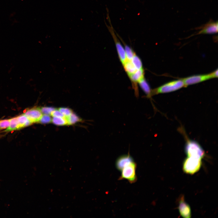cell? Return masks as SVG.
Here are the masks:
<instances>
[{
    "mask_svg": "<svg viewBox=\"0 0 218 218\" xmlns=\"http://www.w3.org/2000/svg\"><path fill=\"white\" fill-rule=\"evenodd\" d=\"M52 122V118L49 115H42L38 122L41 124H46L50 123Z\"/></svg>",
    "mask_w": 218,
    "mask_h": 218,
    "instance_id": "obj_17",
    "label": "cell"
},
{
    "mask_svg": "<svg viewBox=\"0 0 218 218\" xmlns=\"http://www.w3.org/2000/svg\"><path fill=\"white\" fill-rule=\"evenodd\" d=\"M32 123L38 122L42 115L39 107H34L23 114Z\"/></svg>",
    "mask_w": 218,
    "mask_h": 218,
    "instance_id": "obj_7",
    "label": "cell"
},
{
    "mask_svg": "<svg viewBox=\"0 0 218 218\" xmlns=\"http://www.w3.org/2000/svg\"><path fill=\"white\" fill-rule=\"evenodd\" d=\"M139 85L146 94L148 98H150L151 89L148 83L146 81L145 78L140 80L138 83Z\"/></svg>",
    "mask_w": 218,
    "mask_h": 218,
    "instance_id": "obj_11",
    "label": "cell"
},
{
    "mask_svg": "<svg viewBox=\"0 0 218 218\" xmlns=\"http://www.w3.org/2000/svg\"><path fill=\"white\" fill-rule=\"evenodd\" d=\"M107 19L110 23V25H107L105 21V23L108 30L112 35L114 40L119 59L122 65H123L127 60L125 49L123 46L119 39L118 38L116 33V31L114 30L112 25L109 15L108 10L107 8Z\"/></svg>",
    "mask_w": 218,
    "mask_h": 218,
    "instance_id": "obj_1",
    "label": "cell"
},
{
    "mask_svg": "<svg viewBox=\"0 0 218 218\" xmlns=\"http://www.w3.org/2000/svg\"><path fill=\"white\" fill-rule=\"evenodd\" d=\"M40 108L42 113L44 114L51 115V112L55 109L51 107H42Z\"/></svg>",
    "mask_w": 218,
    "mask_h": 218,
    "instance_id": "obj_19",
    "label": "cell"
},
{
    "mask_svg": "<svg viewBox=\"0 0 218 218\" xmlns=\"http://www.w3.org/2000/svg\"><path fill=\"white\" fill-rule=\"evenodd\" d=\"M133 161L134 160L133 158L129 154L122 155L117 159L116 167L117 170L121 171L126 164Z\"/></svg>",
    "mask_w": 218,
    "mask_h": 218,
    "instance_id": "obj_8",
    "label": "cell"
},
{
    "mask_svg": "<svg viewBox=\"0 0 218 218\" xmlns=\"http://www.w3.org/2000/svg\"><path fill=\"white\" fill-rule=\"evenodd\" d=\"M51 115L53 117H65L58 109H55L51 112Z\"/></svg>",
    "mask_w": 218,
    "mask_h": 218,
    "instance_id": "obj_21",
    "label": "cell"
},
{
    "mask_svg": "<svg viewBox=\"0 0 218 218\" xmlns=\"http://www.w3.org/2000/svg\"><path fill=\"white\" fill-rule=\"evenodd\" d=\"M58 109L65 117H68L73 113L72 110L68 108L60 107Z\"/></svg>",
    "mask_w": 218,
    "mask_h": 218,
    "instance_id": "obj_18",
    "label": "cell"
},
{
    "mask_svg": "<svg viewBox=\"0 0 218 218\" xmlns=\"http://www.w3.org/2000/svg\"><path fill=\"white\" fill-rule=\"evenodd\" d=\"M179 212L181 216L184 218L190 217L191 212L189 205L184 201L183 197L180 200L178 206Z\"/></svg>",
    "mask_w": 218,
    "mask_h": 218,
    "instance_id": "obj_9",
    "label": "cell"
},
{
    "mask_svg": "<svg viewBox=\"0 0 218 218\" xmlns=\"http://www.w3.org/2000/svg\"><path fill=\"white\" fill-rule=\"evenodd\" d=\"M67 125H72L81 121L80 118L75 114L73 113L68 117H65Z\"/></svg>",
    "mask_w": 218,
    "mask_h": 218,
    "instance_id": "obj_15",
    "label": "cell"
},
{
    "mask_svg": "<svg viewBox=\"0 0 218 218\" xmlns=\"http://www.w3.org/2000/svg\"><path fill=\"white\" fill-rule=\"evenodd\" d=\"M52 122L54 124L58 126H63L67 124L66 119L65 117H53Z\"/></svg>",
    "mask_w": 218,
    "mask_h": 218,
    "instance_id": "obj_14",
    "label": "cell"
},
{
    "mask_svg": "<svg viewBox=\"0 0 218 218\" xmlns=\"http://www.w3.org/2000/svg\"><path fill=\"white\" fill-rule=\"evenodd\" d=\"M10 124V119L0 120V129L8 127Z\"/></svg>",
    "mask_w": 218,
    "mask_h": 218,
    "instance_id": "obj_20",
    "label": "cell"
},
{
    "mask_svg": "<svg viewBox=\"0 0 218 218\" xmlns=\"http://www.w3.org/2000/svg\"><path fill=\"white\" fill-rule=\"evenodd\" d=\"M19 130L24 127V125L28 120L27 117L22 114L17 117Z\"/></svg>",
    "mask_w": 218,
    "mask_h": 218,
    "instance_id": "obj_16",
    "label": "cell"
},
{
    "mask_svg": "<svg viewBox=\"0 0 218 218\" xmlns=\"http://www.w3.org/2000/svg\"><path fill=\"white\" fill-rule=\"evenodd\" d=\"M184 87H185V85L181 79L172 81L151 90L150 96L159 94L173 92Z\"/></svg>",
    "mask_w": 218,
    "mask_h": 218,
    "instance_id": "obj_2",
    "label": "cell"
},
{
    "mask_svg": "<svg viewBox=\"0 0 218 218\" xmlns=\"http://www.w3.org/2000/svg\"><path fill=\"white\" fill-rule=\"evenodd\" d=\"M201 164V159L193 157H188L184 161L183 170L187 173L193 174L200 169Z\"/></svg>",
    "mask_w": 218,
    "mask_h": 218,
    "instance_id": "obj_6",
    "label": "cell"
},
{
    "mask_svg": "<svg viewBox=\"0 0 218 218\" xmlns=\"http://www.w3.org/2000/svg\"><path fill=\"white\" fill-rule=\"evenodd\" d=\"M131 60L137 70L144 69L141 60L136 54H134Z\"/></svg>",
    "mask_w": 218,
    "mask_h": 218,
    "instance_id": "obj_13",
    "label": "cell"
},
{
    "mask_svg": "<svg viewBox=\"0 0 218 218\" xmlns=\"http://www.w3.org/2000/svg\"><path fill=\"white\" fill-rule=\"evenodd\" d=\"M185 151L188 157H193L201 159L204 152L200 145L193 140H188L185 147Z\"/></svg>",
    "mask_w": 218,
    "mask_h": 218,
    "instance_id": "obj_5",
    "label": "cell"
},
{
    "mask_svg": "<svg viewBox=\"0 0 218 218\" xmlns=\"http://www.w3.org/2000/svg\"><path fill=\"white\" fill-rule=\"evenodd\" d=\"M136 167L137 164L134 161L127 164L121 171V174L119 180L126 179L131 183L135 182L137 179Z\"/></svg>",
    "mask_w": 218,
    "mask_h": 218,
    "instance_id": "obj_3",
    "label": "cell"
},
{
    "mask_svg": "<svg viewBox=\"0 0 218 218\" xmlns=\"http://www.w3.org/2000/svg\"><path fill=\"white\" fill-rule=\"evenodd\" d=\"M218 77V69L207 74L197 75L190 76L181 79L183 81L185 87L197 84L206 80Z\"/></svg>",
    "mask_w": 218,
    "mask_h": 218,
    "instance_id": "obj_4",
    "label": "cell"
},
{
    "mask_svg": "<svg viewBox=\"0 0 218 218\" xmlns=\"http://www.w3.org/2000/svg\"><path fill=\"white\" fill-rule=\"evenodd\" d=\"M218 32V22H212L207 24L197 33L200 34H211Z\"/></svg>",
    "mask_w": 218,
    "mask_h": 218,
    "instance_id": "obj_10",
    "label": "cell"
},
{
    "mask_svg": "<svg viewBox=\"0 0 218 218\" xmlns=\"http://www.w3.org/2000/svg\"><path fill=\"white\" fill-rule=\"evenodd\" d=\"M18 130V123L17 117H16L10 119V125L5 131L8 132Z\"/></svg>",
    "mask_w": 218,
    "mask_h": 218,
    "instance_id": "obj_12",
    "label": "cell"
}]
</instances>
